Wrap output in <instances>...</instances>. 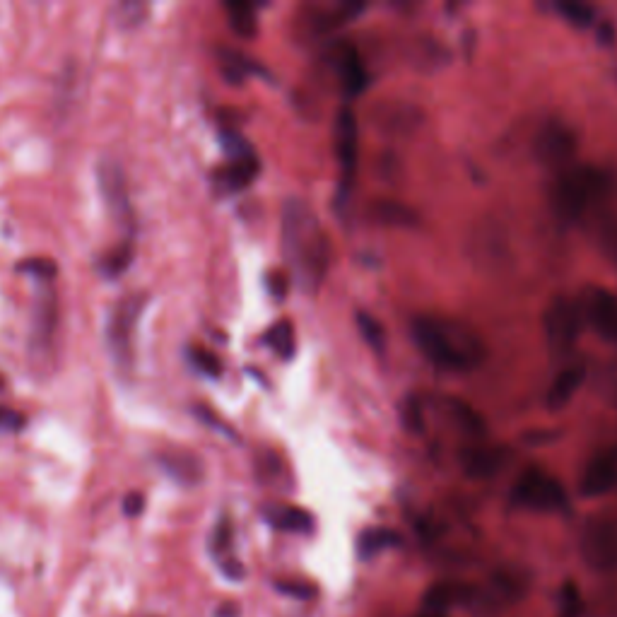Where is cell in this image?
Segmentation results:
<instances>
[{
  "mask_svg": "<svg viewBox=\"0 0 617 617\" xmlns=\"http://www.w3.org/2000/svg\"><path fill=\"white\" fill-rule=\"evenodd\" d=\"M282 251L304 292H316L331 266V239L321 220L304 201H290L282 210Z\"/></svg>",
  "mask_w": 617,
  "mask_h": 617,
  "instance_id": "obj_1",
  "label": "cell"
},
{
  "mask_svg": "<svg viewBox=\"0 0 617 617\" xmlns=\"http://www.w3.org/2000/svg\"><path fill=\"white\" fill-rule=\"evenodd\" d=\"M413 338L422 355L434 367L449 372H468L485 360V343L473 328L439 319V316H417L413 321Z\"/></svg>",
  "mask_w": 617,
  "mask_h": 617,
  "instance_id": "obj_2",
  "label": "cell"
},
{
  "mask_svg": "<svg viewBox=\"0 0 617 617\" xmlns=\"http://www.w3.org/2000/svg\"><path fill=\"white\" fill-rule=\"evenodd\" d=\"M608 191V176L601 169L572 164L557 174L552 186V205L564 220H581Z\"/></svg>",
  "mask_w": 617,
  "mask_h": 617,
  "instance_id": "obj_3",
  "label": "cell"
},
{
  "mask_svg": "<svg viewBox=\"0 0 617 617\" xmlns=\"http://www.w3.org/2000/svg\"><path fill=\"white\" fill-rule=\"evenodd\" d=\"M148 299V292H128L111 309L107 321V345L119 369H131L135 326L148 307Z\"/></svg>",
  "mask_w": 617,
  "mask_h": 617,
  "instance_id": "obj_4",
  "label": "cell"
},
{
  "mask_svg": "<svg viewBox=\"0 0 617 617\" xmlns=\"http://www.w3.org/2000/svg\"><path fill=\"white\" fill-rule=\"evenodd\" d=\"M577 150V133L562 121H545L538 128L536 138H533V155H536V160L557 174L572 167Z\"/></svg>",
  "mask_w": 617,
  "mask_h": 617,
  "instance_id": "obj_5",
  "label": "cell"
},
{
  "mask_svg": "<svg viewBox=\"0 0 617 617\" xmlns=\"http://www.w3.org/2000/svg\"><path fill=\"white\" fill-rule=\"evenodd\" d=\"M581 557L596 572H615L617 569V519L596 516L581 533Z\"/></svg>",
  "mask_w": 617,
  "mask_h": 617,
  "instance_id": "obj_6",
  "label": "cell"
},
{
  "mask_svg": "<svg viewBox=\"0 0 617 617\" xmlns=\"http://www.w3.org/2000/svg\"><path fill=\"white\" fill-rule=\"evenodd\" d=\"M543 328L548 345L555 352H567L574 348L584 328V314H581V304L569 297H555L548 304L543 316Z\"/></svg>",
  "mask_w": 617,
  "mask_h": 617,
  "instance_id": "obj_7",
  "label": "cell"
},
{
  "mask_svg": "<svg viewBox=\"0 0 617 617\" xmlns=\"http://www.w3.org/2000/svg\"><path fill=\"white\" fill-rule=\"evenodd\" d=\"M511 499L521 504V507L538 511H557L567 504L564 487L557 483V478H552V475L538 468H531L519 475Z\"/></svg>",
  "mask_w": 617,
  "mask_h": 617,
  "instance_id": "obj_8",
  "label": "cell"
},
{
  "mask_svg": "<svg viewBox=\"0 0 617 617\" xmlns=\"http://www.w3.org/2000/svg\"><path fill=\"white\" fill-rule=\"evenodd\" d=\"M97 181H99V191H102V198L104 203H107L114 222L128 234V237H131L133 205L131 196H128V184H126V174H123V167L116 160L107 157V160L99 162Z\"/></svg>",
  "mask_w": 617,
  "mask_h": 617,
  "instance_id": "obj_9",
  "label": "cell"
},
{
  "mask_svg": "<svg viewBox=\"0 0 617 617\" xmlns=\"http://www.w3.org/2000/svg\"><path fill=\"white\" fill-rule=\"evenodd\" d=\"M336 157L340 167V193L348 196L357 172V160H360V128L350 107L340 109L336 121Z\"/></svg>",
  "mask_w": 617,
  "mask_h": 617,
  "instance_id": "obj_10",
  "label": "cell"
},
{
  "mask_svg": "<svg viewBox=\"0 0 617 617\" xmlns=\"http://www.w3.org/2000/svg\"><path fill=\"white\" fill-rule=\"evenodd\" d=\"M581 314L598 336L617 343V297L613 292L603 290V287H591L581 302Z\"/></svg>",
  "mask_w": 617,
  "mask_h": 617,
  "instance_id": "obj_11",
  "label": "cell"
},
{
  "mask_svg": "<svg viewBox=\"0 0 617 617\" xmlns=\"http://www.w3.org/2000/svg\"><path fill=\"white\" fill-rule=\"evenodd\" d=\"M58 328V299L56 292L49 285L41 290V295L34 304L32 314V336H29V348L32 352H46L51 350V343L56 338Z\"/></svg>",
  "mask_w": 617,
  "mask_h": 617,
  "instance_id": "obj_12",
  "label": "cell"
},
{
  "mask_svg": "<svg viewBox=\"0 0 617 617\" xmlns=\"http://www.w3.org/2000/svg\"><path fill=\"white\" fill-rule=\"evenodd\" d=\"M617 487V446L601 451L589 461L581 475L579 490L584 497H603Z\"/></svg>",
  "mask_w": 617,
  "mask_h": 617,
  "instance_id": "obj_13",
  "label": "cell"
},
{
  "mask_svg": "<svg viewBox=\"0 0 617 617\" xmlns=\"http://www.w3.org/2000/svg\"><path fill=\"white\" fill-rule=\"evenodd\" d=\"M157 466H160L169 478H174L181 485H196L203 478L201 458L186 449H162L155 454Z\"/></svg>",
  "mask_w": 617,
  "mask_h": 617,
  "instance_id": "obj_14",
  "label": "cell"
},
{
  "mask_svg": "<svg viewBox=\"0 0 617 617\" xmlns=\"http://www.w3.org/2000/svg\"><path fill=\"white\" fill-rule=\"evenodd\" d=\"M338 75H340V85H343L345 94H350V97H360V94L367 90L369 85V73L367 66H364L360 51L355 49V46L343 44L338 49Z\"/></svg>",
  "mask_w": 617,
  "mask_h": 617,
  "instance_id": "obj_15",
  "label": "cell"
},
{
  "mask_svg": "<svg viewBox=\"0 0 617 617\" xmlns=\"http://www.w3.org/2000/svg\"><path fill=\"white\" fill-rule=\"evenodd\" d=\"M507 463V451L499 446H470L461 454V466L468 478L485 480L497 475Z\"/></svg>",
  "mask_w": 617,
  "mask_h": 617,
  "instance_id": "obj_16",
  "label": "cell"
},
{
  "mask_svg": "<svg viewBox=\"0 0 617 617\" xmlns=\"http://www.w3.org/2000/svg\"><path fill=\"white\" fill-rule=\"evenodd\" d=\"M258 172H261V162H258V155L254 152V155L237 157V160H227L225 167L217 169L215 179L222 191L237 193V191H244L246 186L254 184Z\"/></svg>",
  "mask_w": 617,
  "mask_h": 617,
  "instance_id": "obj_17",
  "label": "cell"
},
{
  "mask_svg": "<svg viewBox=\"0 0 617 617\" xmlns=\"http://www.w3.org/2000/svg\"><path fill=\"white\" fill-rule=\"evenodd\" d=\"M584 379H586V369L581 367V364H569V367H564L562 372L555 376V381H552L548 391V408L562 410L564 405H569V401L577 396L581 384H584Z\"/></svg>",
  "mask_w": 617,
  "mask_h": 617,
  "instance_id": "obj_18",
  "label": "cell"
},
{
  "mask_svg": "<svg viewBox=\"0 0 617 617\" xmlns=\"http://www.w3.org/2000/svg\"><path fill=\"white\" fill-rule=\"evenodd\" d=\"M470 598V589L463 584H454V581H444V584H434L430 591L425 593V610L430 615H442L456 603H463Z\"/></svg>",
  "mask_w": 617,
  "mask_h": 617,
  "instance_id": "obj_19",
  "label": "cell"
},
{
  "mask_svg": "<svg viewBox=\"0 0 617 617\" xmlns=\"http://www.w3.org/2000/svg\"><path fill=\"white\" fill-rule=\"evenodd\" d=\"M266 519L268 524H273L275 528L287 533H309L314 528V519H311L309 511L299 509V507H287V504H280V507H268L266 509Z\"/></svg>",
  "mask_w": 617,
  "mask_h": 617,
  "instance_id": "obj_20",
  "label": "cell"
},
{
  "mask_svg": "<svg viewBox=\"0 0 617 617\" xmlns=\"http://www.w3.org/2000/svg\"><path fill=\"white\" fill-rule=\"evenodd\" d=\"M133 254H135V246L133 239H123L121 244L111 246V249L97 261L99 273L104 275V278H121L123 273H126L128 268H131L133 263Z\"/></svg>",
  "mask_w": 617,
  "mask_h": 617,
  "instance_id": "obj_21",
  "label": "cell"
},
{
  "mask_svg": "<svg viewBox=\"0 0 617 617\" xmlns=\"http://www.w3.org/2000/svg\"><path fill=\"white\" fill-rule=\"evenodd\" d=\"M227 15H229V27L239 34L242 39H254L258 32V20L254 5L249 3H227Z\"/></svg>",
  "mask_w": 617,
  "mask_h": 617,
  "instance_id": "obj_22",
  "label": "cell"
},
{
  "mask_svg": "<svg viewBox=\"0 0 617 617\" xmlns=\"http://www.w3.org/2000/svg\"><path fill=\"white\" fill-rule=\"evenodd\" d=\"M266 343L275 350V355H280L282 360H290L295 355V328L290 321H278L268 331Z\"/></svg>",
  "mask_w": 617,
  "mask_h": 617,
  "instance_id": "obj_23",
  "label": "cell"
},
{
  "mask_svg": "<svg viewBox=\"0 0 617 617\" xmlns=\"http://www.w3.org/2000/svg\"><path fill=\"white\" fill-rule=\"evenodd\" d=\"M449 408H451V415H454V420L468 434H473V437L485 434V420L480 417V413H475L468 403L458 401V398H449Z\"/></svg>",
  "mask_w": 617,
  "mask_h": 617,
  "instance_id": "obj_24",
  "label": "cell"
},
{
  "mask_svg": "<svg viewBox=\"0 0 617 617\" xmlns=\"http://www.w3.org/2000/svg\"><path fill=\"white\" fill-rule=\"evenodd\" d=\"M376 217H379L381 222H386V225L391 227H413L415 225V213L410 208H405L401 203H393V201H381L376 203Z\"/></svg>",
  "mask_w": 617,
  "mask_h": 617,
  "instance_id": "obj_25",
  "label": "cell"
},
{
  "mask_svg": "<svg viewBox=\"0 0 617 617\" xmlns=\"http://www.w3.org/2000/svg\"><path fill=\"white\" fill-rule=\"evenodd\" d=\"M398 543L396 533L386 531V528H369V531L362 533L360 538V552L364 557L376 555V552L391 548V545Z\"/></svg>",
  "mask_w": 617,
  "mask_h": 617,
  "instance_id": "obj_26",
  "label": "cell"
},
{
  "mask_svg": "<svg viewBox=\"0 0 617 617\" xmlns=\"http://www.w3.org/2000/svg\"><path fill=\"white\" fill-rule=\"evenodd\" d=\"M220 66H222V73H225V78L232 82H242L251 70V63L246 61V56L237 54V51H229V49L220 51Z\"/></svg>",
  "mask_w": 617,
  "mask_h": 617,
  "instance_id": "obj_27",
  "label": "cell"
},
{
  "mask_svg": "<svg viewBox=\"0 0 617 617\" xmlns=\"http://www.w3.org/2000/svg\"><path fill=\"white\" fill-rule=\"evenodd\" d=\"M557 10H560L562 17L567 22H572L574 27H589L596 17V10L586 3H577V0H562L557 3Z\"/></svg>",
  "mask_w": 617,
  "mask_h": 617,
  "instance_id": "obj_28",
  "label": "cell"
},
{
  "mask_svg": "<svg viewBox=\"0 0 617 617\" xmlns=\"http://www.w3.org/2000/svg\"><path fill=\"white\" fill-rule=\"evenodd\" d=\"M17 270L20 273H27V275H34L39 282H51L58 275V266L51 258H44V256H34V258H25V261L17 263Z\"/></svg>",
  "mask_w": 617,
  "mask_h": 617,
  "instance_id": "obj_29",
  "label": "cell"
},
{
  "mask_svg": "<svg viewBox=\"0 0 617 617\" xmlns=\"http://www.w3.org/2000/svg\"><path fill=\"white\" fill-rule=\"evenodd\" d=\"M357 326H360L362 338L367 340L374 350H379V352L384 350V345H386L384 328H381V323L376 321L374 316H369L367 311H360V314H357Z\"/></svg>",
  "mask_w": 617,
  "mask_h": 617,
  "instance_id": "obj_30",
  "label": "cell"
},
{
  "mask_svg": "<svg viewBox=\"0 0 617 617\" xmlns=\"http://www.w3.org/2000/svg\"><path fill=\"white\" fill-rule=\"evenodd\" d=\"M191 362L198 372H203L205 376H220L222 374V362L215 352L205 350V348H191Z\"/></svg>",
  "mask_w": 617,
  "mask_h": 617,
  "instance_id": "obj_31",
  "label": "cell"
},
{
  "mask_svg": "<svg viewBox=\"0 0 617 617\" xmlns=\"http://www.w3.org/2000/svg\"><path fill=\"white\" fill-rule=\"evenodd\" d=\"M581 613H584V603H581L579 589L574 584H564L560 596V617H581Z\"/></svg>",
  "mask_w": 617,
  "mask_h": 617,
  "instance_id": "obj_32",
  "label": "cell"
},
{
  "mask_svg": "<svg viewBox=\"0 0 617 617\" xmlns=\"http://www.w3.org/2000/svg\"><path fill=\"white\" fill-rule=\"evenodd\" d=\"M598 239H601V249L603 254L610 258V261L617 266V217L615 220H608L601 225V234H598Z\"/></svg>",
  "mask_w": 617,
  "mask_h": 617,
  "instance_id": "obj_33",
  "label": "cell"
},
{
  "mask_svg": "<svg viewBox=\"0 0 617 617\" xmlns=\"http://www.w3.org/2000/svg\"><path fill=\"white\" fill-rule=\"evenodd\" d=\"M229 548H232V524L222 519L213 533V552L215 555H227Z\"/></svg>",
  "mask_w": 617,
  "mask_h": 617,
  "instance_id": "obj_34",
  "label": "cell"
},
{
  "mask_svg": "<svg viewBox=\"0 0 617 617\" xmlns=\"http://www.w3.org/2000/svg\"><path fill=\"white\" fill-rule=\"evenodd\" d=\"M278 591L280 593H287V596H292V598H314L316 596V589L311 584H304V581H278Z\"/></svg>",
  "mask_w": 617,
  "mask_h": 617,
  "instance_id": "obj_35",
  "label": "cell"
},
{
  "mask_svg": "<svg viewBox=\"0 0 617 617\" xmlns=\"http://www.w3.org/2000/svg\"><path fill=\"white\" fill-rule=\"evenodd\" d=\"M25 427V415L0 405V432H20Z\"/></svg>",
  "mask_w": 617,
  "mask_h": 617,
  "instance_id": "obj_36",
  "label": "cell"
},
{
  "mask_svg": "<svg viewBox=\"0 0 617 617\" xmlns=\"http://www.w3.org/2000/svg\"><path fill=\"white\" fill-rule=\"evenodd\" d=\"M143 507H145V497L140 495V492H131V495L126 497V502H123V511H126L128 516H138Z\"/></svg>",
  "mask_w": 617,
  "mask_h": 617,
  "instance_id": "obj_37",
  "label": "cell"
},
{
  "mask_svg": "<svg viewBox=\"0 0 617 617\" xmlns=\"http://www.w3.org/2000/svg\"><path fill=\"white\" fill-rule=\"evenodd\" d=\"M420 617H442V615H430V613H425V615H420Z\"/></svg>",
  "mask_w": 617,
  "mask_h": 617,
  "instance_id": "obj_38",
  "label": "cell"
},
{
  "mask_svg": "<svg viewBox=\"0 0 617 617\" xmlns=\"http://www.w3.org/2000/svg\"><path fill=\"white\" fill-rule=\"evenodd\" d=\"M148 617H155V615H148Z\"/></svg>",
  "mask_w": 617,
  "mask_h": 617,
  "instance_id": "obj_39",
  "label": "cell"
}]
</instances>
